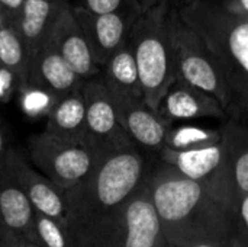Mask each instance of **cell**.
Listing matches in <instances>:
<instances>
[{"instance_id": "cell-1", "label": "cell", "mask_w": 248, "mask_h": 247, "mask_svg": "<svg viewBox=\"0 0 248 247\" xmlns=\"http://www.w3.org/2000/svg\"><path fill=\"white\" fill-rule=\"evenodd\" d=\"M151 163L135 146L105 154L93 172L64 192L67 230L74 247H90L124 202L145 182Z\"/></svg>"}, {"instance_id": "cell-2", "label": "cell", "mask_w": 248, "mask_h": 247, "mask_svg": "<svg viewBox=\"0 0 248 247\" xmlns=\"http://www.w3.org/2000/svg\"><path fill=\"white\" fill-rule=\"evenodd\" d=\"M145 185L170 247L234 234L232 210L170 166L151 162Z\"/></svg>"}, {"instance_id": "cell-3", "label": "cell", "mask_w": 248, "mask_h": 247, "mask_svg": "<svg viewBox=\"0 0 248 247\" xmlns=\"http://www.w3.org/2000/svg\"><path fill=\"white\" fill-rule=\"evenodd\" d=\"M179 13L212 54L231 93L232 119L248 125V16L230 0H198Z\"/></svg>"}, {"instance_id": "cell-4", "label": "cell", "mask_w": 248, "mask_h": 247, "mask_svg": "<svg viewBox=\"0 0 248 247\" xmlns=\"http://www.w3.org/2000/svg\"><path fill=\"white\" fill-rule=\"evenodd\" d=\"M128 44L134 52L144 102L155 112L177 80L171 36V7L158 0L134 23Z\"/></svg>"}, {"instance_id": "cell-5", "label": "cell", "mask_w": 248, "mask_h": 247, "mask_svg": "<svg viewBox=\"0 0 248 247\" xmlns=\"http://www.w3.org/2000/svg\"><path fill=\"white\" fill-rule=\"evenodd\" d=\"M171 36L174 45L177 80L196 87L215 98L227 111L230 119L234 116L231 93L219 73V68L201 35L171 9Z\"/></svg>"}, {"instance_id": "cell-6", "label": "cell", "mask_w": 248, "mask_h": 247, "mask_svg": "<svg viewBox=\"0 0 248 247\" xmlns=\"http://www.w3.org/2000/svg\"><path fill=\"white\" fill-rule=\"evenodd\" d=\"M28 159L64 194L83 182L102 157L84 141H70L42 131L28 140Z\"/></svg>"}, {"instance_id": "cell-7", "label": "cell", "mask_w": 248, "mask_h": 247, "mask_svg": "<svg viewBox=\"0 0 248 247\" xmlns=\"http://www.w3.org/2000/svg\"><path fill=\"white\" fill-rule=\"evenodd\" d=\"M90 247H170L145 182L112 215Z\"/></svg>"}, {"instance_id": "cell-8", "label": "cell", "mask_w": 248, "mask_h": 247, "mask_svg": "<svg viewBox=\"0 0 248 247\" xmlns=\"http://www.w3.org/2000/svg\"><path fill=\"white\" fill-rule=\"evenodd\" d=\"M157 160L170 166L182 176L202 185L234 213L235 199L231 186L228 148L224 135L219 143L196 150L176 151L164 147Z\"/></svg>"}, {"instance_id": "cell-9", "label": "cell", "mask_w": 248, "mask_h": 247, "mask_svg": "<svg viewBox=\"0 0 248 247\" xmlns=\"http://www.w3.org/2000/svg\"><path fill=\"white\" fill-rule=\"evenodd\" d=\"M83 95L86 102L84 143L97 156L103 157L115 150L135 146L124 131L112 95L100 76L83 83Z\"/></svg>"}, {"instance_id": "cell-10", "label": "cell", "mask_w": 248, "mask_h": 247, "mask_svg": "<svg viewBox=\"0 0 248 247\" xmlns=\"http://www.w3.org/2000/svg\"><path fill=\"white\" fill-rule=\"evenodd\" d=\"M109 89V87H108ZM115 102L119 122L129 140L153 162L158 159L166 146V138L171 127L158 112L153 111L144 99L125 96L109 90Z\"/></svg>"}, {"instance_id": "cell-11", "label": "cell", "mask_w": 248, "mask_h": 247, "mask_svg": "<svg viewBox=\"0 0 248 247\" xmlns=\"http://www.w3.org/2000/svg\"><path fill=\"white\" fill-rule=\"evenodd\" d=\"M71 10L100 67H103L106 61L128 42L134 23L145 12L131 9L96 15L80 7H71Z\"/></svg>"}, {"instance_id": "cell-12", "label": "cell", "mask_w": 248, "mask_h": 247, "mask_svg": "<svg viewBox=\"0 0 248 247\" xmlns=\"http://www.w3.org/2000/svg\"><path fill=\"white\" fill-rule=\"evenodd\" d=\"M1 163L23 189L33 210L57 220L67 229L64 194L29 162L23 151L9 147Z\"/></svg>"}, {"instance_id": "cell-13", "label": "cell", "mask_w": 248, "mask_h": 247, "mask_svg": "<svg viewBox=\"0 0 248 247\" xmlns=\"http://www.w3.org/2000/svg\"><path fill=\"white\" fill-rule=\"evenodd\" d=\"M45 42L61 55V58L81 80L86 82L102 74V67L97 64L93 51L67 1L57 15Z\"/></svg>"}, {"instance_id": "cell-14", "label": "cell", "mask_w": 248, "mask_h": 247, "mask_svg": "<svg viewBox=\"0 0 248 247\" xmlns=\"http://www.w3.org/2000/svg\"><path fill=\"white\" fill-rule=\"evenodd\" d=\"M83 83L84 80L70 68V66L49 44L45 42L31 55L26 89L39 90L54 102L80 90Z\"/></svg>"}, {"instance_id": "cell-15", "label": "cell", "mask_w": 248, "mask_h": 247, "mask_svg": "<svg viewBox=\"0 0 248 247\" xmlns=\"http://www.w3.org/2000/svg\"><path fill=\"white\" fill-rule=\"evenodd\" d=\"M158 114L171 125L174 122H193L201 119L228 121L224 106L211 95L176 80L160 102Z\"/></svg>"}, {"instance_id": "cell-16", "label": "cell", "mask_w": 248, "mask_h": 247, "mask_svg": "<svg viewBox=\"0 0 248 247\" xmlns=\"http://www.w3.org/2000/svg\"><path fill=\"white\" fill-rule=\"evenodd\" d=\"M35 210L26 194L0 163V227L31 242Z\"/></svg>"}, {"instance_id": "cell-17", "label": "cell", "mask_w": 248, "mask_h": 247, "mask_svg": "<svg viewBox=\"0 0 248 247\" xmlns=\"http://www.w3.org/2000/svg\"><path fill=\"white\" fill-rule=\"evenodd\" d=\"M64 3L65 0H26L13 28L25 42L29 55L45 44Z\"/></svg>"}, {"instance_id": "cell-18", "label": "cell", "mask_w": 248, "mask_h": 247, "mask_svg": "<svg viewBox=\"0 0 248 247\" xmlns=\"http://www.w3.org/2000/svg\"><path fill=\"white\" fill-rule=\"evenodd\" d=\"M44 131L64 140L84 141L86 102L83 87L52 102L46 112V125Z\"/></svg>"}, {"instance_id": "cell-19", "label": "cell", "mask_w": 248, "mask_h": 247, "mask_svg": "<svg viewBox=\"0 0 248 247\" xmlns=\"http://www.w3.org/2000/svg\"><path fill=\"white\" fill-rule=\"evenodd\" d=\"M29 51L12 25L0 31V76L9 90L23 92L28 87Z\"/></svg>"}, {"instance_id": "cell-20", "label": "cell", "mask_w": 248, "mask_h": 247, "mask_svg": "<svg viewBox=\"0 0 248 247\" xmlns=\"http://www.w3.org/2000/svg\"><path fill=\"white\" fill-rule=\"evenodd\" d=\"M221 128L228 148L230 178L237 204L241 197L248 194V125L228 119Z\"/></svg>"}, {"instance_id": "cell-21", "label": "cell", "mask_w": 248, "mask_h": 247, "mask_svg": "<svg viewBox=\"0 0 248 247\" xmlns=\"http://www.w3.org/2000/svg\"><path fill=\"white\" fill-rule=\"evenodd\" d=\"M100 77L109 90L125 96L144 99L137 61L128 42L106 61L102 67Z\"/></svg>"}, {"instance_id": "cell-22", "label": "cell", "mask_w": 248, "mask_h": 247, "mask_svg": "<svg viewBox=\"0 0 248 247\" xmlns=\"http://www.w3.org/2000/svg\"><path fill=\"white\" fill-rule=\"evenodd\" d=\"M222 140V128H208L193 124L171 125L166 138V146L170 150L187 151L217 144Z\"/></svg>"}, {"instance_id": "cell-23", "label": "cell", "mask_w": 248, "mask_h": 247, "mask_svg": "<svg viewBox=\"0 0 248 247\" xmlns=\"http://www.w3.org/2000/svg\"><path fill=\"white\" fill-rule=\"evenodd\" d=\"M31 243L36 247H74L67 229L54 218L35 211Z\"/></svg>"}, {"instance_id": "cell-24", "label": "cell", "mask_w": 248, "mask_h": 247, "mask_svg": "<svg viewBox=\"0 0 248 247\" xmlns=\"http://www.w3.org/2000/svg\"><path fill=\"white\" fill-rule=\"evenodd\" d=\"M71 7H80L83 10L105 15L122 10L140 9L147 10L150 6L155 4L158 0H65Z\"/></svg>"}, {"instance_id": "cell-25", "label": "cell", "mask_w": 248, "mask_h": 247, "mask_svg": "<svg viewBox=\"0 0 248 247\" xmlns=\"http://www.w3.org/2000/svg\"><path fill=\"white\" fill-rule=\"evenodd\" d=\"M234 234L243 247H248V194L241 197L234 207Z\"/></svg>"}, {"instance_id": "cell-26", "label": "cell", "mask_w": 248, "mask_h": 247, "mask_svg": "<svg viewBox=\"0 0 248 247\" xmlns=\"http://www.w3.org/2000/svg\"><path fill=\"white\" fill-rule=\"evenodd\" d=\"M26 0H0V13L6 25H15Z\"/></svg>"}, {"instance_id": "cell-27", "label": "cell", "mask_w": 248, "mask_h": 247, "mask_svg": "<svg viewBox=\"0 0 248 247\" xmlns=\"http://www.w3.org/2000/svg\"><path fill=\"white\" fill-rule=\"evenodd\" d=\"M186 247H243L241 243L238 242V239L235 237V234L231 236H225V237H219V239H212V240H206V242H201V243H195L190 246Z\"/></svg>"}, {"instance_id": "cell-28", "label": "cell", "mask_w": 248, "mask_h": 247, "mask_svg": "<svg viewBox=\"0 0 248 247\" xmlns=\"http://www.w3.org/2000/svg\"><path fill=\"white\" fill-rule=\"evenodd\" d=\"M161 1H164L169 7H171L174 10H183L185 7L193 4L198 0H161Z\"/></svg>"}, {"instance_id": "cell-29", "label": "cell", "mask_w": 248, "mask_h": 247, "mask_svg": "<svg viewBox=\"0 0 248 247\" xmlns=\"http://www.w3.org/2000/svg\"><path fill=\"white\" fill-rule=\"evenodd\" d=\"M7 150H9V147H7V141H6V131H4L3 122L0 119V163L4 159Z\"/></svg>"}, {"instance_id": "cell-30", "label": "cell", "mask_w": 248, "mask_h": 247, "mask_svg": "<svg viewBox=\"0 0 248 247\" xmlns=\"http://www.w3.org/2000/svg\"><path fill=\"white\" fill-rule=\"evenodd\" d=\"M7 234H9L10 242L13 243V246L15 247H36L33 243H31L29 240H26V239H23V237L15 236V234H12V233H9V231H7Z\"/></svg>"}, {"instance_id": "cell-31", "label": "cell", "mask_w": 248, "mask_h": 247, "mask_svg": "<svg viewBox=\"0 0 248 247\" xmlns=\"http://www.w3.org/2000/svg\"><path fill=\"white\" fill-rule=\"evenodd\" d=\"M0 247H15L13 243L10 242V237H9L7 231L3 230L1 227H0Z\"/></svg>"}, {"instance_id": "cell-32", "label": "cell", "mask_w": 248, "mask_h": 247, "mask_svg": "<svg viewBox=\"0 0 248 247\" xmlns=\"http://www.w3.org/2000/svg\"><path fill=\"white\" fill-rule=\"evenodd\" d=\"M240 12H243L246 16H248V0H230Z\"/></svg>"}, {"instance_id": "cell-33", "label": "cell", "mask_w": 248, "mask_h": 247, "mask_svg": "<svg viewBox=\"0 0 248 247\" xmlns=\"http://www.w3.org/2000/svg\"><path fill=\"white\" fill-rule=\"evenodd\" d=\"M4 26H6V22H4V19H3V16H1V13H0V31H1Z\"/></svg>"}]
</instances>
